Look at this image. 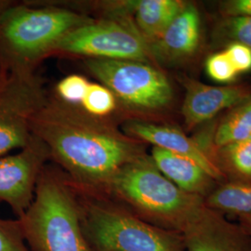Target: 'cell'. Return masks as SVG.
Wrapping results in <instances>:
<instances>
[{"mask_svg":"<svg viewBox=\"0 0 251 251\" xmlns=\"http://www.w3.org/2000/svg\"><path fill=\"white\" fill-rule=\"evenodd\" d=\"M32 130L73 185L93 194L101 193L123 167L144 154L139 141L65 102L47 101Z\"/></svg>","mask_w":251,"mask_h":251,"instance_id":"1","label":"cell"},{"mask_svg":"<svg viewBox=\"0 0 251 251\" xmlns=\"http://www.w3.org/2000/svg\"><path fill=\"white\" fill-rule=\"evenodd\" d=\"M96 195H109L145 222L180 234L206 206L205 198L177 187L146 154L123 167Z\"/></svg>","mask_w":251,"mask_h":251,"instance_id":"2","label":"cell"},{"mask_svg":"<svg viewBox=\"0 0 251 251\" xmlns=\"http://www.w3.org/2000/svg\"><path fill=\"white\" fill-rule=\"evenodd\" d=\"M18 220L32 251H90L76 192L69 179L54 172L43 170L34 200Z\"/></svg>","mask_w":251,"mask_h":251,"instance_id":"3","label":"cell"},{"mask_svg":"<svg viewBox=\"0 0 251 251\" xmlns=\"http://www.w3.org/2000/svg\"><path fill=\"white\" fill-rule=\"evenodd\" d=\"M78 190L83 193L80 198L76 193L81 227L90 251H185L180 233L151 225L100 195Z\"/></svg>","mask_w":251,"mask_h":251,"instance_id":"4","label":"cell"},{"mask_svg":"<svg viewBox=\"0 0 251 251\" xmlns=\"http://www.w3.org/2000/svg\"><path fill=\"white\" fill-rule=\"evenodd\" d=\"M90 19L68 9L15 6L0 11V50L11 69H28L36 58L54 50L73 29Z\"/></svg>","mask_w":251,"mask_h":251,"instance_id":"5","label":"cell"},{"mask_svg":"<svg viewBox=\"0 0 251 251\" xmlns=\"http://www.w3.org/2000/svg\"><path fill=\"white\" fill-rule=\"evenodd\" d=\"M85 63L116 99L129 109L159 111L173 99L168 77L150 63L105 59H87Z\"/></svg>","mask_w":251,"mask_h":251,"instance_id":"6","label":"cell"},{"mask_svg":"<svg viewBox=\"0 0 251 251\" xmlns=\"http://www.w3.org/2000/svg\"><path fill=\"white\" fill-rule=\"evenodd\" d=\"M54 50L88 59L147 63L152 59L149 45L134 23L121 14L99 21L88 20L63 36Z\"/></svg>","mask_w":251,"mask_h":251,"instance_id":"7","label":"cell"},{"mask_svg":"<svg viewBox=\"0 0 251 251\" xmlns=\"http://www.w3.org/2000/svg\"><path fill=\"white\" fill-rule=\"evenodd\" d=\"M39 78L29 69H11L0 79V157L34 139L32 124L47 103Z\"/></svg>","mask_w":251,"mask_h":251,"instance_id":"8","label":"cell"},{"mask_svg":"<svg viewBox=\"0 0 251 251\" xmlns=\"http://www.w3.org/2000/svg\"><path fill=\"white\" fill-rule=\"evenodd\" d=\"M50 157L48 148L36 136L26 147L0 157V201L22 218L31 206L44 164Z\"/></svg>","mask_w":251,"mask_h":251,"instance_id":"9","label":"cell"},{"mask_svg":"<svg viewBox=\"0 0 251 251\" xmlns=\"http://www.w3.org/2000/svg\"><path fill=\"white\" fill-rule=\"evenodd\" d=\"M185 251H251L241 226L206 206L181 233Z\"/></svg>","mask_w":251,"mask_h":251,"instance_id":"10","label":"cell"},{"mask_svg":"<svg viewBox=\"0 0 251 251\" xmlns=\"http://www.w3.org/2000/svg\"><path fill=\"white\" fill-rule=\"evenodd\" d=\"M124 133L137 141L149 143L154 147H159L197 163L216 182L224 183L226 181V177L214 156L174 126L130 120L124 126Z\"/></svg>","mask_w":251,"mask_h":251,"instance_id":"11","label":"cell"},{"mask_svg":"<svg viewBox=\"0 0 251 251\" xmlns=\"http://www.w3.org/2000/svg\"><path fill=\"white\" fill-rule=\"evenodd\" d=\"M183 85L186 94L181 112L187 129L213 118L223 110L251 99V90L242 86H207L192 79H185Z\"/></svg>","mask_w":251,"mask_h":251,"instance_id":"12","label":"cell"},{"mask_svg":"<svg viewBox=\"0 0 251 251\" xmlns=\"http://www.w3.org/2000/svg\"><path fill=\"white\" fill-rule=\"evenodd\" d=\"M199 40V12L194 5L186 4L161 35L148 45L152 58L171 63L195 53Z\"/></svg>","mask_w":251,"mask_h":251,"instance_id":"13","label":"cell"},{"mask_svg":"<svg viewBox=\"0 0 251 251\" xmlns=\"http://www.w3.org/2000/svg\"><path fill=\"white\" fill-rule=\"evenodd\" d=\"M151 158L158 171L184 192L206 198L215 189V180L186 157L153 146Z\"/></svg>","mask_w":251,"mask_h":251,"instance_id":"14","label":"cell"},{"mask_svg":"<svg viewBox=\"0 0 251 251\" xmlns=\"http://www.w3.org/2000/svg\"><path fill=\"white\" fill-rule=\"evenodd\" d=\"M127 5L134 11V25L147 43L161 35L185 7L179 0H140Z\"/></svg>","mask_w":251,"mask_h":251,"instance_id":"15","label":"cell"},{"mask_svg":"<svg viewBox=\"0 0 251 251\" xmlns=\"http://www.w3.org/2000/svg\"><path fill=\"white\" fill-rule=\"evenodd\" d=\"M206 205L223 215L251 214V182L225 181L206 198Z\"/></svg>","mask_w":251,"mask_h":251,"instance_id":"16","label":"cell"},{"mask_svg":"<svg viewBox=\"0 0 251 251\" xmlns=\"http://www.w3.org/2000/svg\"><path fill=\"white\" fill-rule=\"evenodd\" d=\"M214 157L226 181L251 182V137L218 148Z\"/></svg>","mask_w":251,"mask_h":251,"instance_id":"17","label":"cell"},{"mask_svg":"<svg viewBox=\"0 0 251 251\" xmlns=\"http://www.w3.org/2000/svg\"><path fill=\"white\" fill-rule=\"evenodd\" d=\"M251 137V99L238 105L218 126L214 135L216 148L244 141Z\"/></svg>","mask_w":251,"mask_h":251,"instance_id":"18","label":"cell"},{"mask_svg":"<svg viewBox=\"0 0 251 251\" xmlns=\"http://www.w3.org/2000/svg\"><path fill=\"white\" fill-rule=\"evenodd\" d=\"M80 105L87 114L102 118L114 112L117 107V99L102 84L90 83Z\"/></svg>","mask_w":251,"mask_h":251,"instance_id":"19","label":"cell"},{"mask_svg":"<svg viewBox=\"0 0 251 251\" xmlns=\"http://www.w3.org/2000/svg\"><path fill=\"white\" fill-rule=\"evenodd\" d=\"M90 84L88 79L80 75H71L58 83L56 90L63 102L76 106L81 104Z\"/></svg>","mask_w":251,"mask_h":251,"instance_id":"20","label":"cell"},{"mask_svg":"<svg viewBox=\"0 0 251 251\" xmlns=\"http://www.w3.org/2000/svg\"><path fill=\"white\" fill-rule=\"evenodd\" d=\"M0 251H32L25 241L18 219H0Z\"/></svg>","mask_w":251,"mask_h":251,"instance_id":"21","label":"cell"},{"mask_svg":"<svg viewBox=\"0 0 251 251\" xmlns=\"http://www.w3.org/2000/svg\"><path fill=\"white\" fill-rule=\"evenodd\" d=\"M207 75L221 83L233 81L238 75L225 51L210 55L206 62Z\"/></svg>","mask_w":251,"mask_h":251,"instance_id":"22","label":"cell"},{"mask_svg":"<svg viewBox=\"0 0 251 251\" xmlns=\"http://www.w3.org/2000/svg\"><path fill=\"white\" fill-rule=\"evenodd\" d=\"M237 74L251 71V49L234 42L225 50Z\"/></svg>","mask_w":251,"mask_h":251,"instance_id":"23","label":"cell"},{"mask_svg":"<svg viewBox=\"0 0 251 251\" xmlns=\"http://www.w3.org/2000/svg\"><path fill=\"white\" fill-rule=\"evenodd\" d=\"M228 29L236 42L251 49V18L232 17L228 23Z\"/></svg>","mask_w":251,"mask_h":251,"instance_id":"24","label":"cell"},{"mask_svg":"<svg viewBox=\"0 0 251 251\" xmlns=\"http://www.w3.org/2000/svg\"><path fill=\"white\" fill-rule=\"evenodd\" d=\"M223 12L232 17L251 18V0H231L223 4Z\"/></svg>","mask_w":251,"mask_h":251,"instance_id":"25","label":"cell"},{"mask_svg":"<svg viewBox=\"0 0 251 251\" xmlns=\"http://www.w3.org/2000/svg\"><path fill=\"white\" fill-rule=\"evenodd\" d=\"M239 224L243 230L251 237V214L238 217Z\"/></svg>","mask_w":251,"mask_h":251,"instance_id":"26","label":"cell"}]
</instances>
